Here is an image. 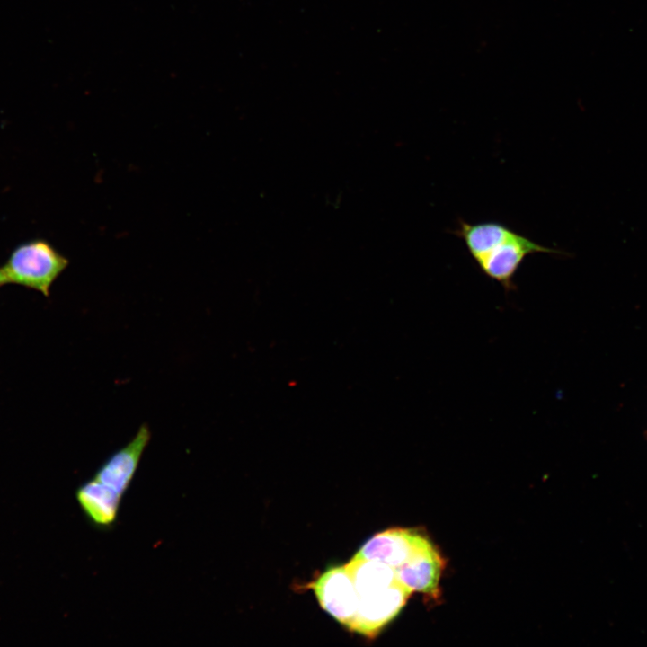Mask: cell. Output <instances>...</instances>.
Wrapping results in <instances>:
<instances>
[{
    "mask_svg": "<svg viewBox=\"0 0 647 647\" xmlns=\"http://www.w3.org/2000/svg\"><path fill=\"white\" fill-rule=\"evenodd\" d=\"M68 263V259L49 243L35 239L16 246L0 269L7 283L37 290L49 297L51 286Z\"/></svg>",
    "mask_w": 647,
    "mask_h": 647,
    "instance_id": "cell-1",
    "label": "cell"
},
{
    "mask_svg": "<svg viewBox=\"0 0 647 647\" xmlns=\"http://www.w3.org/2000/svg\"><path fill=\"white\" fill-rule=\"evenodd\" d=\"M538 253L563 254L562 251L539 244L509 227L474 261L482 273L499 282L504 289L511 290L515 288L514 276L525 258Z\"/></svg>",
    "mask_w": 647,
    "mask_h": 647,
    "instance_id": "cell-2",
    "label": "cell"
},
{
    "mask_svg": "<svg viewBox=\"0 0 647 647\" xmlns=\"http://www.w3.org/2000/svg\"><path fill=\"white\" fill-rule=\"evenodd\" d=\"M412 591L399 580L380 591L358 598L354 617L347 627L368 637H375L402 609Z\"/></svg>",
    "mask_w": 647,
    "mask_h": 647,
    "instance_id": "cell-3",
    "label": "cell"
},
{
    "mask_svg": "<svg viewBox=\"0 0 647 647\" xmlns=\"http://www.w3.org/2000/svg\"><path fill=\"white\" fill-rule=\"evenodd\" d=\"M310 587L321 607L347 627L357 610L358 594L346 566L327 570Z\"/></svg>",
    "mask_w": 647,
    "mask_h": 647,
    "instance_id": "cell-4",
    "label": "cell"
},
{
    "mask_svg": "<svg viewBox=\"0 0 647 647\" xmlns=\"http://www.w3.org/2000/svg\"><path fill=\"white\" fill-rule=\"evenodd\" d=\"M151 439V431L142 424L133 439L114 452L96 471L93 478L124 496L139 465L142 455Z\"/></svg>",
    "mask_w": 647,
    "mask_h": 647,
    "instance_id": "cell-5",
    "label": "cell"
},
{
    "mask_svg": "<svg viewBox=\"0 0 647 647\" xmlns=\"http://www.w3.org/2000/svg\"><path fill=\"white\" fill-rule=\"evenodd\" d=\"M444 559L426 538L414 553L397 569L398 580L412 591L424 593L433 598L439 597V580Z\"/></svg>",
    "mask_w": 647,
    "mask_h": 647,
    "instance_id": "cell-6",
    "label": "cell"
},
{
    "mask_svg": "<svg viewBox=\"0 0 647 647\" xmlns=\"http://www.w3.org/2000/svg\"><path fill=\"white\" fill-rule=\"evenodd\" d=\"M421 534L404 528H393L375 535L353 558L377 560L397 569L425 541Z\"/></svg>",
    "mask_w": 647,
    "mask_h": 647,
    "instance_id": "cell-7",
    "label": "cell"
},
{
    "mask_svg": "<svg viewBox=\"0 0 647 647\" xmlns=\"http://www.w3.org/2000/svg\"><path fill=\"white\" fill-rule=\"evenodd\" d=\"M75 498L92 526L107 530L115 525L122 497L111 489L93 477L76 489Z\"/></svg>",
    "mask_w": 647,
    "mask_h": 647,
    "instance_id": "cell-8",
    "label": "cell"
},
{
    "mask_svg": "<svg viewBox=\"0 0 647 647\" xmlns=\"http://www.w3.org/2000/svg\"><path fill=\"white\" fill-rule=\"evenodd\" d=\"M345 566L358 598L385 589L398 581L395 569L380 561L352 558Z\"/></svg>",
    "mask_w": 647,
    "mask_h": 647,
    "instance_id": "cell-9",
    "label": "cell"
},
{
    "mask_svg": "<svg viewBox=\"0 0 647 647\" xmlns=\"http://www.w3.org/2000/svg\"><path fill=\"white\" fill-rule=\"evenodd\" d=\"M6 283H7V282H6V279H5V278H4L2 270H1V269H0V287H2L3 285H4V284H6Z\"/></svg>",
    "mask_w": 647,
    "mask_h": 647,
    "instance_id": "cell-10",
    "label": "cell"
}]
</instances>
